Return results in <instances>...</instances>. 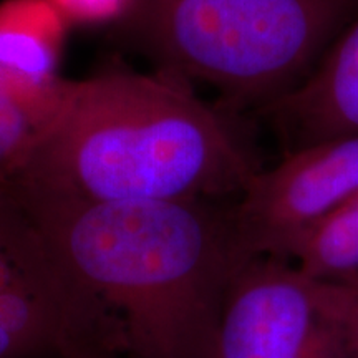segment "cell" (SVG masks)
Segmentation results:
<instances>
[{
    "label": "cell",
    "mask_w": 358,
    "mask_h": 358,
    "mask_svg": "<svg viewBox=\"0 0 358 358\" xmlns=\"http://www.w3.org/2000/svg\"><path fill=\"white\" fill-rule=\"evenodd\" d=\"M0 358H27L10 335L0 327Z\"/></svg>",
    "instance_id": "obj_13"
},
{
    "label": "cell",
    "mask_w": 358,
    "mask_h": 358,
    "mask_svg": "<svg viewBox=\"0 0 358 358\" xmlns=\"http://www.w3.org/2000/svg\"><path fill=\"white\" fill-rule=\"evenodd\" d=\"M358 15V0H140L118 32L155 70L262 111L297 90Z\"/></svg>",
    "instance_id": "obj_3"
},
{
    "label": "cell",
    "mask_w": 358,
    "mask_h": 358,
    "mask_svg": "<svg viewBox=\"0 0 358 358\" xmlns=\"http://www.w3.org/2000/svg\"><path fill=\"white\" fill-rule=\"evenodd\" d=\"M287 261L315 279H353L358 274V192L303 236Z\"/></svg>",
    "instance_id": "obj_9"
},
{
    "label": "cell",
    "mask_w": 358,
    "mask_h": 358,
    "mask_svg": "<svg viewBox=\"0 0 358 358\" xmlns=\"http://www.w3.org/2000/svg\"><path fill=\"white\" fill-rule=\"evenodd\" d=\"M347 284H352V285H355V287H358V274L353 277V279H350V280H347Z\"/></svg>",
    "instance_id": "obj_14"
},
{
    "label": "cell",
    "mask_w": 358,
    "mask_h": 358,
    "mask_svg": "<svg viewBox=\"0 0 358 358\" xmlns=\"http://www.w3.org/2000/svg\"><path fill=\"white\" fill-rule=\"evenodd\" d=\"M319 280L327 307L342 330L350 358H358V287L347 282Z\"/></svg>",
    "instance_id": "obj_12"
},
{
    "label": "cell",
    "mask_w": 358,
    "mask_h": 358,
    "mask_svg": "<svg viewBox=\"0 0 358 358\" xmlns=\"http://www.w3.org/2000/svg\"><path fill=\"white\" fill-rule=\"evenodd\" d=\"M357 192L358 134L292 150L234 201L241 244L250 257L287 261L303 236Z\"/></svg>",
    "instance_id": "obj_6"
},
{
    "label": "cell",
    "mask_w": 358,
    "mask_h": 358,
    "mask_svg": "<svg viewBox=\"0 0 358 358\" xmlns=\"http://www.w3.org/2000/svg\"><path fill=\"white\" fill-rule=\"evenodd\" d=\"M113 322L131 358H214L250 259L236 199L92 203L6 192Z\"/></svg>",
    "instance_id": "obj_1"
},
{
    "label": "cell",
    "mask_w": 358,
    "mask_h": 358,
    "mask_svg": "<svg viewBox=\"0 0 358 358\" xmlns=\"http://www.w3.org/2000/svg\"><path fill=\"white\" fill-rule=\"evenodd\" d=\"M236 116L156 70L70 80L25 168L0 191L92 203L237 199L261 166Z\"/></svg>",
    "instance_id": "obj_2"
},
{
    "label": "cell",
    "mask_w": 358,
    "mask_h": 358,
    "mask_svg": "<svg viewBox=\"0 0 358 358\" xmlns=\"http://www.w3.org/2000/svg\"><path fill=\"white\" fill-rule=\"evenodd\" d=\"M71 29L111 27L118 30L136 12L140 0H48Z\"/></svg>",
    "instance_id": "obj_11"
},
{
    "label": "cell",
    "mask_w": 358,
    "mask_h": 358,
    "mask_svg": "<svg viewBox=\"0 0 358 358\" xmlns=\"http://www.w3.org/2000/svg\"><path fill=\"white\" fill-rule=\"evenodd\" d=\"M70 29L48 0H2L0 75L25 95L58 106L70 83L60 73Z\"/></svg>",
    "instance_id": "obj_8"
},
{
    "label": "cell",
    "mask_w": 358,
    "mask_h": 358,
    "mask_svg": "<svg viewBox=\"0 0 358 358\" xmlns=\"http://www.w3.org/2000/svg\"><path fill=\"white\" fill-rule=\"evenodd\" d=\"M58 108L25 95L0 75V189L19 178Z\"/></svg>",
    "instance_id": "obj_10"
},
{
    "label": "cell",
    "mask_w": 358,
    "mask_h": 358,
    "mask_svg": "<svg viewBox=\"0 0 358 358\" xmlns=\"http://www.w3.org/2000/svg\"><path fill=\"white\" fill-rule=\"evenodd\" d=\"M261 113L292 150L358 134V15L297 90ZM290 150V151H292Z\"/></svg>",
    "instance_id": "obj_7"
},
{
    "label": "cell",
    "mask_w": 358,
    "mask_h": 358,
    "mask_svg": "<svg viewBox=\"0 0 358 358\" xmlns=\"http://www.w3.org/2000/svg\"><path fill=\"white\" fill-rule=\"evenodd\" d=\"M0 327L27 358H115L120 352L101 303L2 191Z\"/></svg>",
    "instance_id": "obj_4"
},
{
    "label": "cell",
    "mask_w": 358,
    "mask_h": 358,
    "mask_svg": "<svg viewBox=\"0 0 358 358\" xmlns=\"http://www.w3.org/2000/svg\"><path fill=\"white\" fill-rule=\"evenodd\" d=\"M214 358H350L319 279L285 259L252 257L224 307Z\"/></svg>",
    "instance_id": "obj_5"
}]
</instances>
